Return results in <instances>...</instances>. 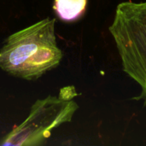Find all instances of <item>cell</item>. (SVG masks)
<instances>
[{
	"label": "cell",
	"instance_id": "cell-1",
	"mask_svg": "<svg viewBox=\"0 0 146 146\" xmlns=\"http://www.w3.org/2000/svg\"><path fill=\"white\" fill-rule=\"evenodd\" d=\"M56 19L44 18L10 34L0 49V69L33 80L56 68L62 59L55 32Z\"/></svg>",
	"mask_w": 146,
	"mask_h": 146
},
{
	"label": "cell",
	"instance_id": "cell-2",
	"mask_svg": "<svg viewBox=\"0 0 146 146\" xmlns=\"http://www.w3.org/2000/svg\"><path fill=\"white\" fill-rule=\"evenodd\" d=\"M123 71L140 87L146 102V1L120 3L109 27Z\"/></svg>",
	"mask_w": 146,
	"mask_h": 146
},
{
	"label": "cell",
	"instance_id": "cell-3",
	"mask_svg": "<svg viewBox=\"0 0 146 146\" xmlns=\"http://www.w3.org/2000/svg\"><path fill=\"white\" fill-rule=\"evenodd\" d=\"M77 96L72 86L63 87L58 96L38 99L32 105L27 118L15 127L0 142L3 146L42 145L52 131L70 122L79 109L74 101Z\"/></svg>",
	"mask_w": 146,
	"mask_h": 146
},
{
	"label": "cell",
	"instance_id": "cell-4",
	"mask_svg": "<svg viewBox=\"0 0 146 146\" xmlns=\"http://www.w3.org/2000/svg\"><path fill=\"white\" fill-rule=\"evenodd\" d=\"M86 6L87 0H54L53 9L62 21L73 22L85 14Z\"/></svg>",
	"mask_w": 146,
	"mask_h": 146
}]
</instances>
